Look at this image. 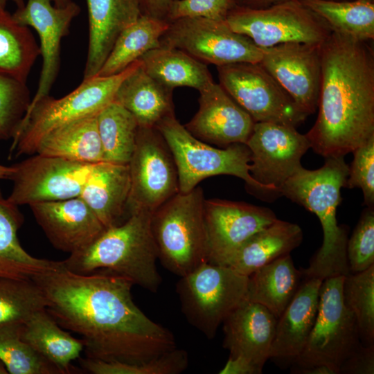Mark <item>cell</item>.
Segmentation results:
<instances>
[{
    "label": "cell",
    "instance_id": "34",
    "mask_svg": "<svg viewBox=\"0 0 374 374\" xmlns=\"http://www.w3.org/2000/svg\"><path fill=\"white\" fill-rule=\"evenodd\" d=\"M332 32L367 42L374 38V3L359 0H299Z\"/></svg>",
    "mask_w": 374,
    "mask_h": 374
},
{
    "label": "cell",
    "instance_id": "26",
    "mask_svg": "<svg viewBox=\"0 0 374 374\" xmlns=\"http://www.w3.org/2000/svg\"><path fill=\"white\" fill-rule=\"evenodd\" d=\"M302 240L303 231L298 224L277 218L243 243L226 266L249 276L258 268L289 254Z\"/></svg>",
    "mask_w": 374,
    "mask_h": 374
},
{
    "label": "cell",
    "instance_id": "42",
    "mask_svg": "<svg viewBox=\"0 0 374 374\" xmlns=\"http://www.w3.org/2000/svg\"><path fill=\"white\" fill-rule=\"evenodd\" d=\"M345 187L361 188L364 204L374 206V136L353 152Z\"/></svg>",
    "mask_w": 374,
    "mask_h": 374
},
{
    "label": "cell",
    "instance_id": "27",
    "mask_svg": "<svg viewBox=\"0 0 374 374\" xmlns=\"http://www.w3.org/2000/svg\"><path fill=\"white\" fill-rule=\"evenodd\" d=\"M35 154L89 164L104 161L97 115L50 130L38 142Z\"/></svg>",
    "mask_w": 374,
    "mask_h": 374
},
{
    "label": "cell",
    "instance_id": "8",
    "mask_svg": "<svg viewBox=\"0 0 374 374\" xmlns=\"http://www.w3.org/2000/svg\"><path fill=\"white\" fill-rule=\"evenodd\" d=\"M248 276L229 266L206 262L176 285L188 322L212 339L224 319L246 300Z\"/></svg>",
    "mask_w": 374,
    "mask_h": 374
},
{
    "label": "cell",
    "instance_id": "15",
    "mask_svg": "<svg viewBox=\"0 0 374 374\" xmlns=\"http://www.w3.org/2000/svg\"><path fill=\"white\" fill-rule=\"evenodd\" d=\"M245 144L251 154L252 177L278 190L302 167L301 158L311 148L306 134L295 127L271 122H256Z\"/></svg>",
    "mask_w": 374,
    "mask_h": 374
},
{
    "label": "cell",
    "instance_id": "46",
    "mask_svg": "<svg viewBox=\"0 0 374 374\" xmlns=\"http://www.w3.org/2000/svg\"><path fill=\"white\" fill-rule=\"evenodd\" d=\"M218 373L260 374L262 373V371L242 357H229L226 363Z\"/></svg>",
    "mask_w": 374,
    "mask_h": 374
},
{
    "label": "cell",
    "instance_id": "17",
    "mask_svg": "<svg viewBox=\"0 0 374 374\" xmlns=\"http://www.w3.org/2000/svg\"><path fill=\"white\" fill-rule=\"evenodd\" d=\"M321 45L290 42L262 48L260 65L307 115L318 108Z\"/></svg>",
    "mask_w": 374,
    "mask_h": 374
},
{
    "label": "cell",
    "instance_id": "5",
    "mask_svg": "<svg viewBox=\"0 0 374 374\" xmlns=\"http://www.w3.org/2000/svg\"><path fill=\"white\" fill-rule=\"evenodd\" d=\"M203 190L177 193L151 216V231L158 259L169 271L181 277L207 262Z\"/></svg>",
    "mask_w": 374,
    "mask_h": 374
},
{
    "label": "cell",
    "instance_id": "1",
    "mask_svg": "<svg viewBox=\"0 0 374 374\" xmlns=\"http://www.w3.org/2000/svg\"><path fill=\"white\" fill-rule=\"evenodd\" d=\"M32 279L47 312L81 337L88 357L139 364L177 348L173 334L135 304L134 284L121 276L105 270L78 274L59 260Z\"/></svg>",
    "mask_w": 374,
    "mask_h": 374
},
{
    "label": "cell",
    "instance_id": "47",
    "mask_svg": "<svg viewBox=\"0 0 374 374\" xmlns=\"http://www.w3.org/2000/svg\"><path fill=\"white\" fill-rule=\"evenodd\" d=\"M291 373L294 374H338L337 371L326 365L320 364L310 367L292 368Z\"/></svg>",
    "mask_w": 374,
    "mask_h": 374
},
{
    "label": "cell",
    "instance_id": "49",
    "mask_svg": "<svg viewBox=\"0 0 374 374\" xmlns=\"http://www.w3.org/2000/svg\"><path fill=\"white\" fill-rule=\"evenodd\" d=\"M14 168L12 166H6L0 164V179H10L12 172H13ZM3 195L1 193V190L0 189V199H2Z\"/></svg>",
    "mask_w": 374,
    "mask_h": 374
},
{
    "label": "cell",
    "instance_id": "20",
    "mask_svg": "<svg viewBox=\"0 0 374 374\" xmlns=\"http://www.w3.org/2000/svg\"><path fill=\"white\" fill-rule=\"evenodd\" d=\"M29 207L51 244L70 254L88 246L105 229L80 196Z\"/></svg>",
    "mask_w": 374,
    "mask_h": 374
},
{
    "label": "cell",
    "instance_id": "39",
    "mask_svg": "<svg viewBox=\"0 0 374 374\" xmlns=\"http://www.w3.org/2000/svg\"><path fill=\"white\" fill-rule=\"evenodd\" d=\"M82 367L93 374H179L188 366V353L175 348L159 357L139 364L105 361L87 357Z\"/></svg>",
    "mask_w": 374,
    "mask_h": 374
},
{
    "label": "cell",
    "instance_id": "31",
    "mask_svg": "<svg viewBox=\"0 0 374 374\" xmlns=\"http://www.w3.org/2000/svg\"><path fill=\"white\" fill-rule=\"evenodd\" d=\"M23 222L18 206L0 199V278H32L58 263L35 258L22 247L17 232Z\"/></svg>",
    "mask_w": 374,
    "mask_h": 374
},
{
    "label": "cell",
    "instance_id": "13",
    "mask_svg": "<svg viewBox=\"0 0 374 374\" xmlns=\"http://www.w3.org/2000/svg\"><path fill=\"white\" fill-rule=\"evenodd\" d=\"M128 166V216L140 211L152 213L179 193L178 174L173 157L156 128L139 127Z\"/></svg>",
    "mask_w": 374,
    "mask_h": 374
},
{
    "label": "cell",
    "instance_id": "18",
    "mask_svg": "<svg viewBox=\"0 0 374 374\" xmlns=\"http://www.w3.org/2000/svg\"><path fill=\"white\" fill-rule=\"evenodd\" d=\"M80 12L79 6L73 1L56 7L53 0H28L12 15L18 24L33 27L40 42L42 66L38 87L28 109L49 95L60 71L61 41L69 34L72 21Z\"/></svg>",
    "mask_w": 374,
    "mask_h": 374
},
{
    "label": "cell",
    "instance_id": "12",
    "mask_svg": "<svg viewBox=\"0 0 374 374\" xmlns=\"http://www.w3.org/2000/svg\"><path fill=\"white\" fill-rule=\"evenodd\" d=\"M220 86L255 122L296 127L307 115L258 63L236 62L217 66Z\"/></svg>",
    "mask_w": 374,
    "mask_h": 374
},
{
    "label": "cell",
    "instance_id": "51",
    "mask_svg": "<svg viewBox=\"0 0 374 374\" xmlns=\"http://www.w3.org/2000/svg\"><path fill=\"white\" fill-rule=\"evenodd\" d=\"M16 4L17 9L21 8L24 6V0H12Z\"/></svg>",
    "mask_w": 374,
    "mask_h": 374
},
{
    "label": "cell",
    "instance_id": "33",
    "mask_svg": "<svg viewBox=\"0 0 374 374\" xmlns=\"http://www.w3.org/2000/svg\"><path fill=\"white\" fill-rule=\"evenodd\" d=\"M39 55V46L29 28L15 21L6 10L0 11V76L26 83Z\"/></svg>",
    "mask_w": 374,
    "mask_h": 374
},
{
    "label": "cell",
    "instance_id": "10",
    "mask_svg": "<svg viewBox=\"0 0 374 374\" xmlns=\"http://www.w3.org/2000/svg\"><path fill=\"white\" fill-rule=\"evenodd\" d=\"M344 276L323 280L314 327L291 369L323 364L339 374L343 362L362 343L356 319L344 303Z\"/></svg>",
    "mask_w": 374,
    "mask_h": 374
},
{
    "label": "cell",
    "instance_id": "24",
    "mask_svg": "<svg viewBox=\"0 0 374 374\" xmlns=\"http://www.w3.org/2000/svg\"><path fill=\"white\" fill-rule=\"evenodd\" d=\"M130 190L128 165L103 161L93 166L80 197L107 229L127 219Z\"/></svg>",
    "mask_w": 374,
    "mask_h": 374
},
{
    "label": "cell",
    "instance_id": "2",
    "mask_svg": "<svg viewBox=\"0 0 374 374\" xmlns=\"http://www.w3.org/2000/svg\"><path fill=\"white\" fill-rule=\"evenodd\" d=\"M320 51L319 114L306 136L317 154L344 157L374 136L373 51L332 32Z\"/></svg>",
    "mask_w": 374,
    "mask_h": 374
},
{
    "label": "cell",
    "instance_id": "4",
    "mask_svg": "<svg viewBox=\"0 0 374 374\" xmlns=\"http://www.w3.org/2000/svg\"><path fill=\"white\" fill-rule=\"evenodd\" d=\"M151 213L131 214L123 223L105 229L91 244L63 260L69 271L89 274L105 270L157 292L161 277L152 234Z\"/></svg>",
    "mask_w": 374,
    "mask_h": 374
},
{
    "label": "cell",
    "instance_id": "7",
    "mask_svg": "<svg viewBox=\"0 0 374 374\" xmlns=\"http://www.w3.org/2000/svg\"><path fill=\"white\" fill-rule=\"evenodd\" d=\"M155 128L173 157L179 193L192 190L207 177L229 175L240 178L259 192L278 194L276 187L262 184L251 175V154L246 144L233 143L224 148L211 146L190 133L175 114L163 118Z\"/></svg>",
    "mask_w": 374,
    "mask_h": 374
},
{
    "label": "cell",
    "instance_id": "6",
    "mask_svg": "<svg viewBox=\"0 0 374 374\" xmlns=\"http://www.w3.org/2000/svg\"><path fill=\"white\" fill-rule=\"evenodd\" d=\"M138 60L119 73L95 76L83 80L66 96L56 99L49 95L29 108L12 139L10 155L33 154L42 137L50 130L66 123L97 115L114 102L116 92L123 80L141 64Z\"/></svg>",
    "mask_w": 374,
    "mask_h": 374
},
{
    "label": "cell",
    "instance_id": "54",
    "mask_svg": "<svg viewBox=\"0 0 374 374\" xmlns=\"http://www.w3.org/2000/svg\"><path fill=\"white\" fill-rule=\"evenodd\" d=\"M361 1H363V2H366V3H374V0H359Z\"/></svg>",
    "mask_w": 374,
    "mask_h": 374
},
{
    "label": "cell",
    "instance_id": "9",
    "mask_svg": "<svg viewBox=\"0 0 374 374\" xmlns=\"http://www.w3.org/2000/svg\"><path fill=\"white\" fill-rule=\"evenodd\" d=\"M225 21L260 48L290 42L321 45L332 33L327 24L299 0L261 8L237 5Z\"/></svg>",
    "mask_w": 374,
    "mask_h": 374
},
{
    "label": "cell",
    "instance_id": "11",
    "mask_svg": "<svg viewBox=\"0 0 374 374\" xmlns=\"http://www.w3.org/2000/svg\"><path fill=\"white\" fill-rule=\"evenodd\" d=\"M160 46L179 49L205 64L258 63L262 50L249 37L234 32L225 21L183 17L169 21Z\"/></svg>",
    "mask_w": 374,
    "mask_h": 374
},
{
    "label": "cell",
    "instance_id": "29",
    "mask_svg": "<svg viewBox=\"0 0 374 374\" xmlns=\"http://www.w3.org/2000/svg\"><path fill=\"white\" fill-rule=\"evenodd\" d=\"M21 336L60 374L72 373V362L84 349L83 341L64 331L46 309L35 312L21 325Z\"/></svg>",
    "mask_w": 374,
    "mask_h": 374
},
{
    "label": "cell",
    "instance_id": "50",
    "mask_svg": "<svg viewBox=\"0 0 374 374\" xmlns=\"http://www.w3.org/2000/svg\"><path fill=\"white\" fill-rule=\"evenodd\" d=\"M71 0H53V3L56 7H63L69 3Z\"/></svg>",
    "mask_w": 374,
    "mask_h": 374
},
{
    "label": "cell",
    "instance_id": "30",
    "mask_svg": "<svg viewBox=\"0 0 374 374\" xmlns=\"http://www.w3.org/2000/svg\"><path fill=\"white\" fill-rule=\"evenodd\" d=\"M139 60L152 78L172 90L187 87L199 91L213 82L206 64L177 48L159 46Z\"/></svg>",
    "mask_w": 374,
    "mask_h": 374
},
{
    "label": "cell",
    "instance_id": "41",
    "mask_svg": "<svg viewBox=\"0 0 374 374\" xmlns=\"http://www.w3.org/2000/svg\"><path fill=\"white\" fill-rule=\"evenodd\" d=\"M346 256L350 273L362 271L374 265V208L362 212L348 239Z\"/></svg>",
    "mask_w": 374,
    "mask_h": 374
},
{
    "label": "cell",
    "instance_id": "52",
    "mask_svg": "<svg viewBox=\"0 0 374 374\" xmlns=\"http://www.w3.org/2000/svg\"><path fill=\"white\" fill-rule=\"evenodd\" d=\"M8 371L3 364V362L0 360V374H8Z\"/></svg>",
    "mask_w": 374,
    "mask_h": 374
},
{
    "label": "cell",
    "instance_id": "22",
    "mask_svg": "<svg viewBox=\"0 0 374 374\" xmlns=\"http://www.w3.org/2000/svg\"><path fill=\"white\" fill-rule=\"evenodd\" d=\"M323 280L304 278L277 319L269 359L282 368L292 366L303 351L317 318Z\"/></svg>",
    "mask_w": 374,
    "mask_h": 374
},
{
    "label": "cell",
    "instance_id": "38",
    "mask_svg": "<svg viewBox=\"0 0 374 374\" xmlns=\"http://www.w3.org/2000/svg\"><path fill=\"white\" fill-rule=\"evenodd\" d=\"M21 325L0 327V360L10 374H60L21 336Z\"/></svg>",
    "mask_w": 374,
    "mask_h": 374
},
{
    "label": "cell",
    "instance_id": "48",
    "mask_svg": "<svg viewBox=\"0 0 374 374\" xmlns=\"http://www.w3.org/2000/svg\"><path fill=\"white\" fill-rule=\"evenodd\" d=\"M243 2V6L254 8H261L268 7L273 4L282 3L284 1L290 0H242Z\"/></svg>",
    "mask_w": 374,
    "mask_h": 374
},
{
    "label": "cell",
    "instance_id": "25",
    "mask_svg": "<svg viewBox=\"0 0 374 374\" xmlns=\"http://www.w3.org/2000/svg\"><path fill=\"white\" fill-rule=\"evenodd\" d=\"M172 91L152 78L141 63L121 83L114 102L131 113L139 127L155 128L163 118L175 114Z\"/></svg>",
    "mask_w": 374,
    "mask_h": 374
},
{
    "label": "cell",
    "instance_id": "53",
    "mask_svg": "<svg viewBox=\"0 0 374 374\" xmlns=\"http://www.w3.org/2000/svg\"><path fill=\"white\" fill-rule=\"evenodd\" d=\"M8 0H0V11L5 10Z\"/></svg>",
    "mask_w": 374,
    "mask_h": 374
},
{
    "label": "cell",
    "instance_id": "44",
    "mask_svg": "<svg viewBox=\"0 0 374 374\" xmlns=\"http://www.w3.org/2000/svg\"><path fill=\"white\" fill-rule=\"evenodd\" d=\"M374 345L361 343L343 362L339 374H373Z\"/></svg>",
    "mask_w": 374,
    "mask_h": 374
},
{
    "label": "cell",
    "instance_id": "16",
    "mask_svg": "<svg viewBox=\"0 0 374 374\" xmlns=\"http://www.w3.org/2000/svg\"><path fill=\"white\" fill-rule=\"evenodd\" d=\"M204 213L207 262L224 266L251 236L277 219L268 208L219 199H205Z\"/></svg>",
    "mask_w": 374,
    "mask_h": 374
},
{
    "label": "cell",
    "instance_id": "55",
    "mask_svg": "<svg viewBox=\"0 0 374 374\" xmlns=\"http://www.w3.org/2000/svg\"><path fill=\"white\" fill-rule=\"evenodd\" d=\"M337 1H352V0H337Z\"/></svg>",
    "mask_w": 374,
    "mask_h": 374
},
{
    "label": "cell",
    "instance_id": "28",
    "mask_svg": "<svg viewBox=\"0 0 374 374\" xmlns=\"http://www.w3.org/2000/svg\"><path fill=\"white\" fill-rule=\"evenodd\" d=\"M303 279L290 253L258 268L248 276L246 300L259 303L277 319L298 291Z\"/></svg>",
    "mask_w": 374,
    "mask_h": 374
},
{
    "label": "cell",
    "instance_id": "23",
    "mask_svg": "<svg viewBox=\"0 0 374 374\" xmlns=\"http://www.w3.org/2000/svg\"><path fill=\"white\" fill-rule=\"evenodd\" d=\"M89 46L83 80L97 75L120 35L142 15L139 0H86Z\"/></svg>",
    "mask_w": 374,
    "mask_h": 374
},
{
    "label": "cell",
    "instance_id": "43",
    "mask_svg": "<svg viewBox=\"0 0 374 374\" xmlns=\"http://www.w3.org/2000/svg\"><path fill=\"white\" fill-rule=\"evenodd\" d=\"M237 5L235 0H172L167 21L183 17L225 21L229 12Z\"/></svg>",
    "mask_w": 374,
    "mask_h": 374
},
{
    "label": "cell",
    "instance_id": "37",
    "mask_svg": "<svg viewBox=\"0 0 374 374\" xmlns=\"http://www.w3.org/2000/svg\"><path fill=\"white\" fill-rule=\"evenodd\" d=\"M342 295L345 305L356 319L361 342L374 345V265L345 276Z\"/></svg>",
    "mask_w": 374,
    "mask_h": 374
},
{
    "label": "cell",
    "instance_id": "35",
    "mask_svg": "<svg viewBox=\"0 0 374 374\" xmlns=\"http://www.w3.org/2000/svg\"><path fill=\"white\" fill-rule=\"evenodd\" d=\"M104 161L128 165L136 145L139 125L121 105L112 102L97 114Z\"/></svg>",
    "mask_w": 374,
    "mask_h": 374
},
{
    "label": "cell",
    "instance_id": "3",
    "mask_svg": "<svg viewBox=\"0 0 374 374\" xmlns=\"http://www.w3.org/2000/svg\"><path fill=\"white\" fill-rule=\"evenodd\" d=\"M349 166L344 157L326 158L316 170L303 166L278 188V194L303 206L319 218L323 233L321 247L309 266L301 269L304 278H326L350 273L346 246L348 228L339 225L337 210L345 187Z\"/></svg>",
    "mask_w": 374,
    "mask_h": 374
},
{
    "label": "cell",
    "instance_id": "21",
    "mask_svg": "<svg viewBox=\"0 0 374 374\" xmlns=\"http://www.w3.org/2000/svg\"><path fill=\"white\" fill-rule=\"evenodd\" d=\"M277 318L263 305L244 301L223 321V347L262 371L269 359Z\"/></svg>",
    "mask_w": 374,
    "mask_h": 374
},
{
    "label": "cell",
    "instance_id": "32",
    "mask_svg": "<svg viewBox=\"0 0 374 374\" xmlns=\"http://www.w3.org/2000/svg\"><path fill=\"white\" fill-rule=\"evenodd\" d=\"M168 26L167 20L141 15L118 37L97 75L119 73L148 51L159 47L161 37Z\"/></svg>",
    "mask_w": 374,
    "mask_h": 374
},
{
    "label": "cell",
    "instance_id": "19",
    "mask_svg": "<svg viewBox=\"0 0 374 374\" xmlns=\"http://www.w3.org/2000/svg\"><path fill=\"white\" fill-rule=\"evenodd\" d=\"M199 92V109L184 125L189 132L221 147L245 144L256 123L252 117L214 81Z\"/></svg>",
    "mask_w": 374,
    "mask_h": 374
},
{
    "label": "cell",
    "instance_id": "36",
    "mask_svg": "<svg viewBox=\"0 0 374 374\" xmlns=\"http://www.w3.org/2000/svg\"><path fill=\"white\" fill-rule=\"evenodd\" d=\"M46 308L44 294L32 278H0V327L22 325Z\"/></svg>",
    "mask_w": 374,
    "mask_h": 374
},
{
    "label": "cell",
    "instance_id": "45",
    "mask_svg": "<svg viewBox=\"0 0 374 374\" xmlns=\"http://www.w3.org/2000/svg\"><path fill=\"white\" fill-rule=\"evenodd\" d=\"M142 15L167 20L172 0H139Z\"/></svg>",
    "mask_w": 374,
    "mask_h": 374
},
{
    "label": "cell",
    "instance_id": "14",
    "mask_svg": "<svg viewBox=\"0 0 374 374\" xmlns=\"http://www.w3.org/2000/svg\"><path fill=\"white\" fill-rule=\"evenodd\" d=\"M95 164L36 154L12 165V188L6 199L29 206L79 197Z\"/></svg>",
    "mask_w": 374,
    "mask_h": 374
},
{
    "label": "cell",
    "instance_id": "40",
    "mask_svg": "<svg viewBox=\"0 0 374 374\" xmlns=\"http://www.w3.org/2000/svg\"><path fill=\"white\" fill-rule=\"evenodd\" d=\"M30 102L26 83L0 76V140L15 137Z\"/></svg>",
    "mask_w": 374,
    "mask_h": 374
}]
</instances>
